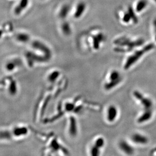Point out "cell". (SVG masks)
<instances>
[{"label":"cell","mask_w":156,"mask_h":156,"mask_svg":"<svg viewBox=\"0 0 156 156\" xmlns=\"http://www.w3.org/2000/svg\"><path fill=\"white\" fill-rule=\"evenodd\" d=\"M4 34V31L2 29L0 28V39L3 37Z\"/></svg>","instance_id":"27"},{"label":"cell","mask_w":156,"mask_h":156,"mask_svg":"<svg viewBox=\"0 0 156 156\" xmlns=\"http://www.w3.org/2000/svg\"><path fill=\"white\" fill-rule=\"evenodd\" d=\"M69 132L71 136H75L77 134V125L76 118L71 116L70 118Z\"/></svg>","instance_id":"16"},{"label":"cell","mask_w":156,"mask_h":156,"mask_svg":"<svg viewBox=\"0 0 156 156\" xmlns=\"http://www.w3.org/2000/svg\"><path fill=\"white\" fill-rule=\"evenodd\" d=\"M152 112L149 109L146 110V111L138 118V122L139 123L144 122L148 120L151 117Z\"/></svg>","instance_id":"19"},{"label":"cell","mask_w":156,"mask_h":156,"mask_svg":"<svg viewBox=\"0 0 156 156\" xmlns=\"http://www.w3.org/2000/svg\"><path fill=\"white\" fill-rule=\"evenodd\" d=\"M29 5V0H19L14 8V14L17 16L20 15L27 8Z\"/></svg>","instance_id":"9"},{"label":"cell","mask_w":156,"mask_h":156,"mask_svg":"<svg viewBox=\"0 0 156 156\" xmlns=\"http://www.w3.org/2000/svg\"><path fill=\"white\" fill-rule=\"evenodd\" d=\"M121 80L122 78L120 73L117 70H113L110 74L109 81L105 84L104 87L106 90H109L116 86Z\"/></svg>","instance_id":"4"},{"label":"cell","mask_w":156,"mask_h":156,"mask_svg":"<svg viewBox=\"0 0 156 156\" xmlns=\"http://www.w3.org/2000/svg\"><path fill=\"white\" fill-rule=\"evenodd\" d=\"M143 42L144 41L142 39H137L135 41H132L128 37L122 36L115 39L114 43L117 46L116 47L127 46V51H129L132 50L136 46L141 45L143 43Z\"/></svg>","instance_id":"2"},{"label":"cell","mask_w":156,"mask_h":156,"mask_svg":"<svg viewBox=\"0 0 156 156\" xmlns=\"http://www.w3.org/2000/svg\"><path fill=\"white\" fill-rule=\"evenodd\" d=\"M65 110L67 112H71L72 111H74L75 108V105L74 103L72 102H67L65 105Z\"/></svg>","instance_id":"25"},{"label":"cell","mask_w":156,"mask_h":156,"mask_svg":"<svg viewBox=\"0 0 156 156\" xmlns=\"http://www.w3.org/2000/svg\"><path fill=\"white\" fill-rule=\"evenodd\" d=\"M87 4L83 1L78 2L75 6L73 11V17L75 19H80L85 13L87 10Z\"/></svg>","instance_id":"6"},{"label":"cell","mask_w":156,"mask_h":156,"mask_svg":"<svg viewBox=\"0 0 156 156\" xmlns=\"http://www.w3.org/2000/svg\"><path fill=\"white\" fill-rule=\"evenodd\" d=\"M28 133V129L26 127H16L13 130V135L16 137L25 135Z\"/></svg>","instance_id":"17"},{"label":"cell","mask_w":156,"mask_h":156,"mask_svg":"<svg viewBox=\"0 0 156 156\" xmlns=\"http://www.w3.org/2000/svg\"><path fill=\"white\" fill-rule=\"evenodd\" d=\"M60 29L63 34L65 36H70L72 33V28L71 24L66 20L62 21L60 25Z\"/></svg>","instance_id":"13"},{"label":"cell","mask_w":156,"mask_h":156,"mask_svg":"<svg viewBox=\"0 0 156 156\" xmlns=\"http://www.w3.org/2000/svg\"><path fill=\"white\" fill-rule=\"evenodd\" d=\"M15 38L18 42L21 43H26L29 41L30 39V36L26 32H19L15 34Z\"/></svg>","instance_id":"14"},{"label":"cell","mask_w":156,"mask_h":156,"mask_svg":"<svg viewBox=\"0 0 156 156\" xmlns=\"http://www.w3.org/2000/svg\"><path fill=\"white\" fill-rule=\"evenodd\" d=\"M153 26H154V32H155V39L156 40V19L153 21Z\"/></svg>","instance_id":"28"},{"label":"cell","mask_w":156,"mask_h":156,"mask_svg":"<svg viewBox=\"0 0 156 156\" xmlns=\"http://www.w3.org/2000/svg\"><path fill=\"white\" fill-rule=\"evenodd\" d=\"M153 47L154 44L152 43H150L145 46L143 48L136 51L133 54L129 57L127 59L124 65V69L126 70L128 69L131 66H132L135 62H136L144 54L152 49Z\"/></svg>","instance_id":"1"},{"label":"cell","mask_w":156,"mask_h":156,"mask_svg":"<svg viewBox=\"0 0 156 156\" xmlns=\"http://www.w3.org/2000/svg\"><path fill=\"white\" fill-rule=\"evenodd\" d=\"M49 147L52 149L53 150H57L61 148V146L59 145V143L57 142V141L56 139H53L51 141Z\"/></svg>","instance_id":"24"},{"label":"cell","mask_w":156,"mask_h":156,"mask_svg":"<svg viewBox=\"0 0 156 156\" xmlns=\"http://www.w3.org/2000/svg\"><path fill=\"white\" fill-rule=\"evenodd\" d=\"M133 95L137 99L141 101L146 110L149 109L151 107L152 105L151 101L149 99L144 97L140 92L137 91H135L133 92Z\"/></svg>","instance_id":"11"},{"label":"cell","mask_w":156,"mask_h":156,"mask_svg":"<svg viewBox=\"0 0 156 156\" xmlns=\"http://www.w3.org/2000/svg\"><path fill=\"white\" fill-rule=\"evenodd\" d=\"M121 20L125 23H128L130 21H132L135 23L138 22L137 18L135 15L134 10L131 7H129L128 10L122 15Z\"/></svg>","instance_id":"8"},{"label":"cell","mask_w":156,"mask_h":156,"mask_svg":"<svg viewBox=\"0 0 156 156\" xmlns=\"http://www.w3.org/2000/svg\"><path fill=\"white\" fill-rule=\"evenodd\" d=\"M16 61L15 60H12V61H9L7 64L6 65V68L7 69V70L9 71H12L13 70H14L16 67V66L15 65V63H16Z\"/></svg>","instance_id":"23"},{"label":"cell","mask_w":156,"mask_h":156,"mask_svg":"<svg viewBox=\"0 0 156 156\" xmlns=\"http://www.w3.org/2000/svg\"><path fill=\"white\" fill-rule=\"evenodd\" d=\"M60 75V72L58 70H55L49 74L48 76V80L51 82H54L59 77Z\"/></svg>","instance_id":"20"},{"label":"cell","mask_w":156,"mask_h":156,"mask_svg":"<svg viewBox=\"0 0 156 156\" xmlns=\"http://www.w3.org/2000/svg\"><path fill=\"white\" fill-rule=\"evenodd\" d=\"M118 115V110L114 105L109 107L107 110V120L110 122H114Z\"/></svg>","instance_id":"12"},{"label":"cell","mask_w":156,"mask_h":156,"mask_svg":"<svg viewBox=\"0 0 156 156\" xmlns=\"http://www.w3.org/2000/svg\"><path fill=\"white\" fill-rule=\"evenodd\" d=\"M25 56L28 64L29 66H32L35 62H46L49 60L44 56L37 54L34 52L31 51L27 52Z\"/></svg>","instance_id":"5"},{"label":"cell","mask_w":156,"mask_h":156,"mask_svg":"<svg viewBox=\"0 0 156 156\" xmlns=\"http://www.w3.org/2000/svg\"><path fill=\"white\" fill-rule=\"evenodd\" d=\"M32 46L34 49L41 53L48 60L51 59L52 57L51 50L44 42L39 40H35L32 42Z\"/></svg>","instance_id":"3"},{"label":"cell","mask_w":156,"mask_h":156,"mask_svg":"<svg viewBox=\"0 0 156 156\" xmlns=\"http://www.w3.org/2000/svg\"><path fill=\"white\" fill-rule=\"evenodd\" d=\"M132 139L134 142L137 143L144 144L147 142V139L146 137L138 133L133 134L132 136Z\"/></svg>","instance_id":"18"},{"label":"cell","mask_w":156,"mask_h":156,"mask_svg":"<svg viewBox=\"0 0 156 156\" xmlns=\"http://www.w3.org/2000/svg\"><path fill=\"white\" fill-rule=\"evenodd\" d=\"M154 1H155V2H156V0H154Z\"/></svg>","instance_id":"29"},{"label":"cell","mask_w":156,"mask_h":156,"mask_svg":"<svg viewBox=\"0 0 156 156\" xmlns=\"http://www.w3.org/2000/svg\"><path fill=\"white\" fill-rule=\"evenodd\" d=\"M105 145V140L102 137L97 138L94 142V146L100 149Z\"/></svg>","instance_id":"22"},{"label":"cell","mask_w":156,"mask_h":156,"mask_svg":"<svg viewBox=\"0 0 156 156\" xmlns=\"http://www.w3.org/2000/svg\"><path fill=\"white\" fill-rule=\"evenodd\" d=\"M120 149L127 154H132L134 153V149L125 141H121L119 143Z\"/></svg>","instance_id":"15"},{"label":"cell","mask_w":156,"mask_h":156,"mask_svg":"<svg viewBox=\"0 0 156 156\" xmlns=\"http://www.w3.org/2000/svg\"><path fill=\"white\" fill-rule=\"evenodd\" d=\"M91 155L92 156H97L100 154V149L93 145L90 150Z\"/></svg>","instance_id":"26"},{"label":"cell","mask_w":156,"mask_h":156,"mask_svg":"<svg viewBox=\"0 0 156 156\" xmlns=\"http://www.w3.org/2000/svg\"><path fill=\"white\" fill-rule=\"evenodd\" d=\"M91 38L92 40V43L93 48L96 50L99 48L100 44L106 39V37L103 32L99 31L97 32L92 33L91 34Z\"/></svg>","instance_id":"7"},{"label":"cell","mask_w":156,"mask_h":156,"mask_svg":"<svg viewBox=\"0 0 156 156\" xmlns=\"http://www.w3.org/2000/svg\"><path fill=\"white\" fill-rule=\"evenodd\" d=\"M147 5V2L146 0H140L136 5V11L138 12H141L146 7Z\"/></svg>","instance_id":"21"},{"label":"cell","mask_w":156,"mask_h":156,"mask_svg":"<svg viewBox=\"0 0 156 156\" xmlns=\"http://www.w3.org/2000/svg\"><path fill=\"white\" fill-rule=\"evenodd\" d=\"M71 12L70 6L68 4H65L61 5L58 9L57 16L61 20H65L68 18Z\"/></svg>","instance_id":"10"}]
</instances>
